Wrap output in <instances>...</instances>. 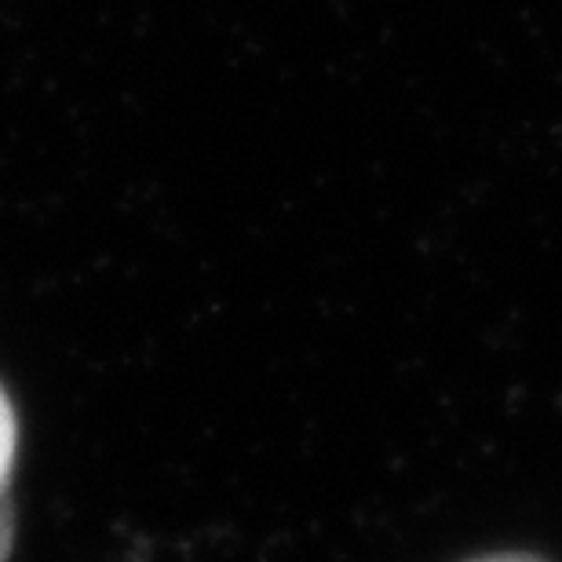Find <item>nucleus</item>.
I'll return each instance as SVG.
<instances>
[{
  "label": "nucleus",
  "instance_id": "nucleus-1",
  "mask_svg": "<svg viewBox=\"0 0 562 562\" xmlns=\"http://www.w3.org/2000/svg\"><path fill=\"white\" fill-rule=\"evenodd\" d=\"M19 424L8 395L0 391V562H8L15 541V512H11V468H15Z\"/></svg>",
  "mask_w": 562,
  "mask_h": 562
},
{
  "label": "nucleus",
  "instance_id": "nucleus-2",
  "mask_svg": "<svg viewBox=\"0 0 562 562\" xmlns=\"http://www.w3.org/2000/svg\"><path fill=\"white\" fill-rule=\"evenodd\" d=\"M479 562H537V559H526V555H497V559H479Z\"/></svg>",
  "mask_w": 562,
  "mask_h": 562
}]
</instances>
